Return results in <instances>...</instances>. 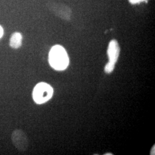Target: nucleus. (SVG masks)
I'll return each mask as SVG.
<instances>
[{"label": "nucleus", "mask_w": 155, "mask_h": 155, "mask_svg": "<svg viewBox=\"0 0 155 155\" xmlns=\"http://www.w3.org/2000/svg\"><path fill=\"white\" fill-rule=\"evenodd\" d=\"M48 61L50 66L58 71L66 69L69 64V58L66 51L60 45L52 47L49 53Z\"/></svg>", "instance_id": "nucleus-1"}, {"label": "nucleus", "mask_w": 155, "mask_h": 155, "mask_svg": "<svg viewBox=\"0 0 155 155\" xmlns=\"http://www.w3.org/2000/svg\"><path fill=\"white\" fill-rule=\"evenodd\" d=\"M54 90L50 84L41 82L36 84L33 89V99L38 104H42L52 98Z\"/></svg>", "instance_id": "nucleus-2"}, {"label": "nucleus", "mask_w": 155, "mask_h": 155, "mask_svg": "<svg viewBox=\"0 0 155 155\" xmlns=\"http://www.w3.org/2000/svg\"><path fill=\"white\" fill-rule=\"evenodd\" d=\"M47 6L50 11L52 12L56 16L64 21H69L71 20L72 11L69 6L56 2H50L47 4Z\"/></svg>", "instance_id": "nucleus-3"}, {"label": "nucleus", "mask_w": 155, "mask_h": 155, "mask_svg": "<svg viewBox=\"0 0 155 155\" xmlns=\"http://www.w3.org/2000/svg\"><path fill=\"white\" fill-rule=\"evenodd\" d=\"M11 139L14 146L20 152H25L28 149L29 146L28 137L22 130H15L12 133Z\"/></svg>", "instance_id": "nucleus-4"}, {"label": "nucleus", "mask_w": 155, "mask_h": 155, "mask_svg": "<svg viewBox=\"0 0 155 155\" xmlns=\"http://www.w3.org/2000/svg\"><path fill=\"white\" fill-rule=\"evenodd\" d=\"M120 53V47L116 40H111L107 48V54L109 58V62L116 64Z\"/></svg>", "instance_id": "nucleus-5"}, {"label": "nucleus", "mask_w": 155, "mask_h": 155, "mask_svg": "<svg viewBox=\"0 0 155 155\" xmlns=\"http://www.w3.org/2000/svg\"><path fill=\"white\" fill-rule=\"evenodd\" d=\"M22 36L19 32L13 33L10 39L9 45L13 49H18L22 45Z\"/></svg>", "instance_id": "nucleus-6"}, {"label": "nucleus", "mask_w": 155, "mask_h": 155, "mask_svg": "<svg viewBox=\"0 0 155 155\" xmlns=\"http://www.w3.org/2000/svg\"><path fill=\"white\" fill-rule=\"evenodd\" d=\"M114 68H115V64H113L110 62H108L105 66L104 71H105L106 74H111V72H113V71L114 70Z\"/></svg>", "instance_id": "nucleus-7"}, {"label": "nucleus", "mask_w": 155, "mask_h": 155, "mask_svg": "<svg viewBox=\"0 0 155 155\" xmlns=\"http://www.w3.org/2000/svg\"><path fill=\"white\" fill-rule=\"evenodd\" d=\"M148 0H129V2L131 4H137L143 2H147Z\"/></svg>", "instance_id": "nucleus-8"}, {"label": "nucleus", "mask_w": 155, "mask_h": 155, "mask_svg": "<svg viewBox=\"0 0 155 155\" xmlns=\"http://www.w3.org/2000/svg\"><path fill=\"white\" fill-rule=\"evenodd\" d=\"M3 35H4V29L0 25V39L2 37Z\"/></svg>", "instance_id": "nucleus-9"}, {"label": "nucleus", "mask_w": 155, "mask_h": 155, "mask_svg": "<svg viewBox=\"0 0 155 155\" xmlns=\"http://www.w3.org/2000/svg\"><path fill=\"white\" fill-rule=\"evenodd\" d=\"M155 145H153V147H152L151 151H150V155H155Z\"/></svg>", "instance_id": "nucleus-10"}]
</instances>
